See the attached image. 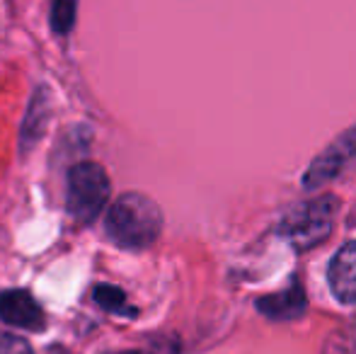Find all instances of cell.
<instances>
[{
  "mask_svg": "<svg viewBox=\"0 0 356 354\" xmlns=\"http://www.w3.org/2000/svg\"><path fill=\"white\" fill-rule=\"evenodd\" d=\"M163 231V211L141 192H127L107 209L104 233L124 250H145Z\"/></svg>",
  "mask_w": 356,
  "mask_h": 354,
  "instance_id": "6da1fadb",
  "label": "cell"
},
{
  "mask_svg": "<svg viewBox=\"0 0 356 354\" xmlns=\"http://www.w3.org/2000/svg\"><path fill=\"white\" fill-rule=\"evenodd\" d=\"M339 211V199L332 194L305 199L286 209L279 223V233L296 250H313L332 233L334 216Z\"/></svg>",
  "mask_w": 356,
  "mask_h": 354,
  "instance_id": "7a4b0ae2",
  "label": "cell"
},
{
  "mask_svg": "<svg viewBox=\"0 0 356 354\" xmlns=\"http://www.w3.org/2000/svg\"><path fill=\"white\" fill-rule=\"evenodd\" d=\"M112 182L99 163L83 161L75 163L68 172L66 184V207L75 221L92 223L102 211H107Z\"/></svg>",
  "mask_w": 356,
  "mask_h": 354,
  "instance_id": "3957f363",
  "label": "cell"
},
{
  "mask_svg": "<svg viewBox=\"0 0 356 354\" xmlns=\"http://www.w3.org/2000/svg\"><path fill=\"white\" fill-rule=\"evenodd\" d=\"M352 163H356V124L339 134L327 148H323L310 161L308 170L303 172V179H300V187L305 192H315V189L337 179Z\"/></svg>",
  "mask_w": 356,
  "mask_h": 354,
  "instance_id": "277c9868",
  "label": "cell"
},
{
  "mask_svg": "<svg viewBox=\"0 0 356 354\" xmlns=\"http://www.w3.org/2000/svg\"><path fill=\"white\" fill-rule=\"evenodd\" d=\"M0 318L8 325L22 328V330H32V332L44 330V325H47L42 306L24 289H10V291L0 293Z\"/></svg>",
  "mask_w": 356,
  "mask_h": 354,
  "instance_id": "5b68a950",
  "label": "cell"
},
{
  "mask_svg": "<svg viewBox=\"0 0 356 354\" xmlns=\"http://www.w3.org/2000/svg\"><path fill=\"white\" fill-rule=\"evenodd\" d=\"M327 284L339 303H356V241H349L327 265Z\"/></svg>",
  "mask_w": 356,
  "mask_h": 354,
  "instance_id": "8992f818",
  "label": "cell"
},
{
  "mask_svg": "<svg viewBox=\"0 0 356 354\" xmlns=\"http://www.w3.org/2000/svg\"><path fill=\"white\" fill-rule=\"evenodd\" d=\"M305 308H308V298H305V291L298 282H293L284 291L257 298V311L272 321H296L303 316Z\"/></svg>",
  "mask_w": 356,
  "mask_h": 354,
  "instance_id": "52a82bcc",
  "label": "cell"
},
{
  "mask_svg": "<svg viewBox=\"0 0 356 354\" xmlns=\"http://www.w3.org/2000/svg\"><path fill=\"white\" fill-rule=\"evenodd\" d=\"M49 117H51V97L44 88H39L37 92L29 99L27 114H24L22 129H19V146L24 151L34 148V143L44 136V129L49 124Z\"/></svg>",
  "mask_w": 356,
  "mask_h": 354,
  "instance_id": "ba28073f",
  "label": "cell"
},
{
  "mask_svg": "<svg viewBox=\"0 0 356 354\" xmlns=\"http://www.w3.org/2000/svg\"><path fill=\"white\" fill-rule=\"evenodd\" d=\"M92 296H95V303L102 306L104 311H109V313H119V316H134V313H136L127 303V293L119 287H114V284H99V287H95Z\"/></svg>",
  "mask_w": 356,
  "mask_h": 354,
  "instance_id": "9c48e42d",
  "label": "cell"
},
{
  "mask_svg": "<svg viewBox=\"0 0 356 354\" xmlns=\"http://www.w3.org/2000/svg\"><path fill=\"white\" fill-rule=\"evenodd\" d=\"M78 13V0H54L51 3V27L56 34L71 32Z\"/></svg>",
  "mask_w": 356,
  "mask_h": 354,
  "instance_id": "30bf717a",
  "label": "cell"
},
{
  "mask_svg": "<svg viewBox=\"0 0 356 354\" xmlns=\"http://www.w3.org/2000/svg\"><path fill=\"white\" fill-rule=\"evenodd\" d=\"M0 354H32L29 345L10 332H0Z\"/></svg>",
  "mask_w": 356,
  "mask_h": 354,
  "instance_id": "8fae6325",
  "label": "cell"
},
{
  "mask_svg": "<svg viewBox=\"0 0 356 354\" xmlns=\"http://www.w3.org/2000/svg\"><path fill=\"white\" fill-rule=\"evenodd\" d=\"M122 354H148V352H138V350H131V352H122Z\"/></svg>",
  "mask_w": 356,
  "mask_h": 354,
  "instance_id": "7c38bea8",
  "label": "cell"
}]
</instances>
